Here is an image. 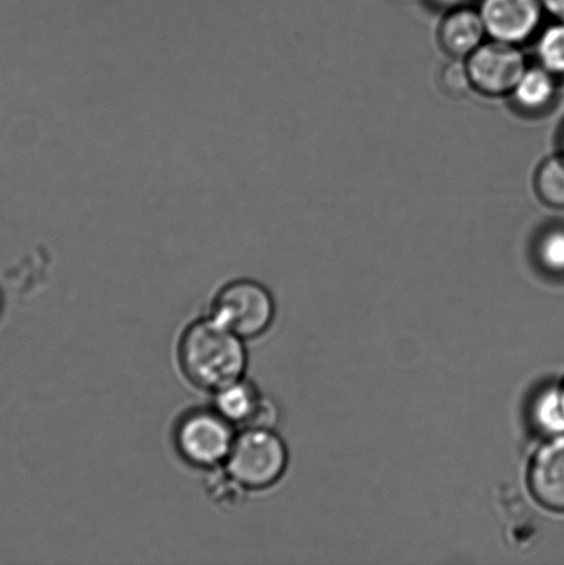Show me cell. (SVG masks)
Returning a JSON list of instances; mask_svg holds the SVG:
<instances>
[{"label":"cell","instance_id":"7","mask_svg":"<svg viewBox=\"0 0 564 565\" xmlns=\"http://www.w3.org/2000/svg\"><path fill=\"white\" fill-rule=\"evenodd\" d=\"M529 487L541 505L564 513V434L550 437L534 454Z\"/></svg>","mask_w":564,"mask_h":565},{"label":"cell","instance_id":"18","mask_svg":"<svg viewBox=\"0 0 564 565\" xmlns=\"http://www.w3.org/2000/svg\"><path fill=\"white\" fill-rule=\"evenodd\" d=\"M428 2L435 8L449 11L453 9L464 8V6H469L471 0H428Z\"/></svg>","mask_w":564,"mask_h":565},{"label":"cell","instance_id":"2","mask_svg":"<svg viewBox=\"0 0 564 565\" xmlns=\"http://www.w3.org/2000/svg\"><path fill=\"white\" fill-rule=\"evenodd\" d=\"M228 473L245 489H264L284 475L287 450L284 440L267 428H248L231 448Z\"/></svg>","mask_w":564,"mask_h":565},{"label":"cell","instance_id":"3","mask_svg":"<svg viewBox=\"0 0 564 565\" xmlns=\"http://www.w3.org/2000/svg\"><path fill=\"white\" fill-rule=\"evenodd\" d=\"M213 318L236 335L257 337L274 319L273 297L256 281H232L215 298Z\"/></svg>","mask_w":564,"mask_h":565},{"label":"cell","instance_id":"10","mask_svg":"<svg viewBox=\"0 0 564 565\" xmlns=\"http://www.w3.org/2000/svg\"><path fill=\"white\" fill-rule=\"evenodd\" d=\"M556 94L557 77L539 65L524 72L511 96L523 113L540 114L551 108Z\"/></svg>","mask_w":564,"mask_h":565},{"label":"cell","instance_id":"5","mask_svg":"<svg viewBox=\"0 0 564 565\" xmlns=\"http://www.w3.org/2000/svg\"><path fill=\"white\" fill-rule=\"evenodd\" d=\"M230 420L209 412L188 414L177 426L175 443L181 456L196 467H217L234 446Z\"/></svg>","mask_w":564,"mask_h":565},{"label":"cell","instance_id":"6","mask_svg":"<svg viewBox=\"0 0 564 565\" xmlns=\"http://www.w3.org/2000/svg\"><path fill=\"white\" fill-rule=\"evenodd\" d=\"M479 11L490 39L517 46L540 31L545 15L541 0H482Z\"/></svg>","mask_w":564,"mask_h":565},{"label":"cell","instance_id":"11","mask_svg":"<svg viewBox=\"0 0 564 565\" xmlns=\"http://www.w3.org/2000/svg\"><path fill=\"white\" fill-rule=\"evenodd\" d=\"M532 424L541 435L554 437L564 434V408L561 385H550L535 395L532 403Z\"/></svg>","mask_w":564,"mask_h":565},{"label":"cell","instance_id":"19","mask_svg":"<svg viewBox=\"0 0 564 565\" xmlns=\"http://www.w3.org/2000/svg\"><path fill=\"white\" fill-rule=\"evenodd\" d=\"M561 149H562V154L564 157V129H563L562 137H561Z\"/></svg>","mask_w":564,"mask_h":565},{"label":"cell","instance_id":"13","mask_svg":"<svg viewBox=\"0 0 564 565\" xmlns=\"http://www.w3.org/2000/svg\"><path fill=\"white\" fill-rule=\"evenodd\" d=\"M538 55L541 66L557 79L564 77V22L555 21L544 28L538 42Z\"/></svg>","mask_w":564,"mask_h":565},{"label":"cell","instance_id":"15","mask_svg":"<svg viewBox=\"0 0 564 565\" xmlns=\"http://www.w3.org/2000/svg\"><path fill=\"white\" fill-rule=\"evenodd\" d=\"M440 87L447 96L462 97L471 90L472 83L469 79L466 60L453 58L440 71Z\"/></svg>","mask_w":564,"mask_h":565},{"label":"cell","instance_id":"9","mask_svg":"<svg viewBox=\"0 0 564 565\" xmlns=\"http://www.w3.org/2000/svg\"><path fill=\"white\" fill-rule=\"evenodd\" d=\"M219 414L234 424H245L248 428H267L275 419V407L259 397L256 387L247 382L236 381L219 391Z\"/></svg>","mask_w":564,"mask_h":565},{"label":"cell","instance_id":"16","mask_svg":"<svg viewBox=\"0 0 564 565\" xmlns=\"http://www.w3.org/2000/svg\"><path fill=\"white\" fill-rule=\"evenodd\" d=\"M209 489L210 494H212L215 501L234 505V503L240 502L245 487L228 473L214 475L212 481L209 483Z\"/></svg>","mask_w":564,"mask_h":565},{"label":"cell","instance_id":"12","mask_svg":"<svg viewBox=\"0 0 564 565\" xmlns=\"http://www.w3.org/2000/svg\"><path fill=\"white\" fill-rule=\"evenodd\" d=\"M534 190L545 206L564 209V157H551L540 164L534 177Z\"/></svg>","mask_w":564,"mask_h":565},{"label":"cell","instance_id":"4","mask_svg":"<svg viewBox=\"0 0 564 565\" xmlns=\"http://www.w3.org/2000/svg\"><path fill=\"white\" fill-rule=\"evenodd\" d=\"M473 90L483 96H511L529 68L526 57L517 44L485 42L466 60Z\"/></svg>","mask_w":564,"mask_h":565},{"label":"cell","instance_id":"8","mask_svg":"<svg viewBox=\"0 0 564 565\" xmlns=\"http://www.w3.org/2000/svg\"><path fill=\"white\" fill-rule=\"evenodd\" d=\"M488 36L479 9L471 6L446 11L438 30L440 47L451 58L467 60Z\"/></svg>","mask_w":564,"mask_h":565},{"label":"cell","instance_id":"1","mask_svg":"<svg viewBox=\"0 0 564 565\" xmlns=\"http://www.w3.org/2000/svg\"><path fill=\"white\" fill-rule=\"evenodd\" d=\"M180 362L198 386L221 391L240 381L246 367L241 337L219 320L198 321L187 330L180 345Z\"/></svg>","mask_w":564,"mask_h":565},{"label":"cell","instance_id":"17","mask_svg":"<svg viewBox=\"0 0 564 565\" xmlns=\"http://www.w3.org/2000/svg\"><path fill=\"white\" fill-rule=\"evenodd\" d=\"M541 2H543L545 14L555 21L564 22V0H541Z\"/></svg>","mask_w":564,"mask_h":565},{"label":"cell","instance_id":"20","mask_svg":"<svg viewBox=\"0 0 564 565\" xmlns=\"http://www.w3.org/2000/svg\"><path fill=\"white\" fill-rule=\"evenodd\" d=\"M561 395H562V402H563V408H564V381L562 382V385H561Z\"/></svg>","mask_w":564,"mask_h":565},{"label":"cell","instance_id":"14","mask_svg":"<svg viewBox=\"0 0 564 565\" xmlns=\"http://www.w3.org/2000/svg\"><path fill=\"white\" fill-rule=\"evenodd\" d=\"M541 267L550 274L564 275V226H552L535 246Z\"/></svg>","mask_w":564,"mask_h":565}]
</instances>
